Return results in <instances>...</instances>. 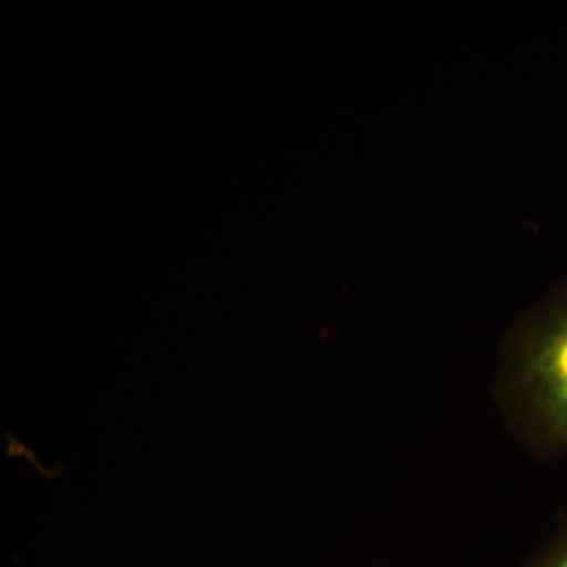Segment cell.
Listing matches in <instances>:
<instances>
[{
  "instance_id": "6da1fadb",
  "label": "cell",
  "mask_w": 567,
  "mask_h": 567,
  "mask_svg": "<svg viewBox=\"0 0 567 567\" xmlns=\"http://www.w3.org/2000/svg\"><path fill=\"white\" fill-rule=\"evenodd\" d=\"M492 398L507 434L529 456H566L567 284L506 334Z\"/></svg>"
},
{
  "instance_id": "7a4b0ae2",
  "label": "cell",
  "mask_w": 567,
  "mask_h": 567,
  "mask_svg": "<svg viewBox=\"0 0 567 567\" xmlns=\"http://www.w3.org/2000/svg\"><path fill=\"white\" fill-rule=\"evenodd\" d=\"M525 567H567V517L559 520L546 546Z\"/></svg>"
}]
</instances>
